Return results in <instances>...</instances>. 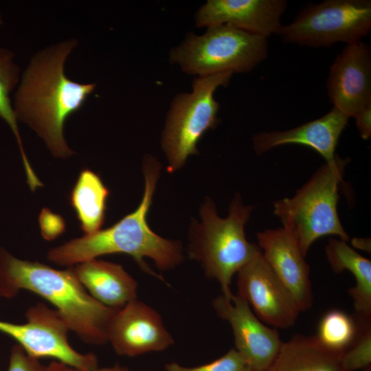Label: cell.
<instances>
[{
    "label": "cell",
    "mask_w": 371,
    "mask_h": 371,
    "mask_svg": "<svg viewBox=\"0 0 371 371\" xmlns=\"http://www.w3.org/2000/svg\"><path fill=\"white\" fill-rule=\"evenodd\" d=\"M77 44L74 39L67 40L35 54L12 104L17 120L28 124L60 158L74 154L64 137L66 120L84 106L96 86L75 82L65 74L66 60Z\"/></svg>",
    "instance_id": "cell-1"
},
{
    "label": "cell",
    "mask_w": 371,
    "mask_h": 371,
    "mask_svg": "<svg viewBox=\"0 0 371 371\" xmlns=\"http://www.w3.org/2000/svg\"><path fill=\"white\" fill-rule=\"evenodd\" d=\"M159 171L160 164L154 157H144V192L137 208L107 229L51 249L48 259L58 265L71 267L102 255L126 254L132 256L144 271L162 279L148 266L144 258H150L160 270L166 271L177 267L183 256L180 241L159 236L147 223Z\"/></svg>",
    "instance_id": "cell-2"
},
{
    "label": "cell",
    "mask_w": 371,
    "mask_h": 371,
    "mask_svg": "<svg viewBox=\"0 0 371 371\" xmlns=\"http://www.w3.org/2000/svg\"><path fill=\"white\" fill-rule=\"evenodd\" d=\"M21 290L50 302L69 330L87 343L107 342V330L119 308L95 300L79 282L71 267L58 270L38 262L23 260L0 249V296L13 297Z\"/></svg>",
    "instance_id": "cell-3"
},
{
    "label": "cell",
    "mask_w": 371,
    "mask_h": 371,
    "mask_svg": "<svg viewBox=\"0 0 371 371\" xmlns=\"http://www.w3.org/2000/svg\"><path fill=\"white\" fill-rule=\"evenodd\" d=\"M252 210L237 194L227 216L223 218L214 203L206 199L200 210L201 222L194 221L190 229V258L201 265L208 278L217 280L227 297L234 294L230 289L233 276L260 250L245 234Z\"/></svg>",
    "instance_id": "cell-4"
},
{
    "label": "cell",
    "mask_w": 371,
    "mask_h": 371,
    "mask_svg": "<svg viewBox=\"0 0 371 371\" xmlns=\"http://www.w3.org/2000/svg\"><path fill=\"white\" fill-rule=\"evenodd\" d=\"M348 163V158L337 155L334 163H325L293 196L273 203V214L305 257L313 243L321 237L333 235L349 240L337 212L339 186Z\"/></svg>",
    "instance_id": "cell-5"
},
{
    "label": "cell",
    "mask_w": 371,
    "mask_h": 371,
    "mask_svg": "<svg viewBox=\"0 0 371 371\" xmlns=\"http://www.w3.org/2000/svg\"><path fill=\"white\" fill-rule=\"evenodd\" d=\"M267 56V38L220 25L208 27L202 35L190 33L171 49L170 62L199 77L225 71L249 72Z\"/></svg>",
    "instance_id": "cell-6"
},
{
    "label": "cell",
    "mask_w": 371,
    "mask_h": 371,
    "mask_svg": "<svg viewBox=\"0 0 371 371\" xmlns=\"http://www.w3.org/2000/svg\"><path fill=\"white\" fill-rule=\"evenodd\" d=\"M233 74L225 71L199 76L193 81L190 93L174 98L161 135L168 172L177 170L190 155L198 154L197 145L203 134L218 124L220 104L214 93L218 87L229 85Z\"/></svg>",
    "instance_id": "cell-7"
},
{
    "label": "cell",
    "mask_w": 371,
    "mask_h": 371,
    "mask_svg": "<svg viewBox=\"0 0 371 371\" xmlns=\"http://www.w3.org/2000/svg\"><path fill=\"white\" fill-rule=\"evenodd\" d=\"M370 30V0H326L307 5L277 34L286 43L320 47L360 41Z\"/></svg>",
    "instance_id": "cell-8"
},
{
    "label": "cell",
    "mask_w": 371,
    "mask_h": 371,
    "mask_svg": "<svg viewBox=\"0 0 371 371\" xmlns=\"http://www.w3.org/2000/svg\"><path fill=\"white\" fill-rule=\"evenodd\" d=\"M25 316V324L0 320V332L16 340L30 357L54 358L82 371L98 368L95 355L80 353L69 344V328L55 309L39 303L29 308Z\"/></svg>",
    "instance_id": "cell-9"
},
{
    "label": "cell",
    "mask_w": 371,
    "mask_h": 371,
    "mask_svg": "<svg viewBox=\"0 0 371 371\" xmlns=\"http://www.w3.org/2000/svg\"><path fill=\"white\" fill-rule=\"evenodd\" d=\"M237 295L267 325L287 328L295 324L301 311L260 250L237 272Z\"/></svg>",
    "instance_id": "cell-10"
},
{
    "label": "cell",
    "mask_w": 371,
    "mask_h": 371,
    "mask_svg": "<svg viewBox=\"0 0 371 371\" xmlns=\"http://www.w3.org/2000/svg\"><path fill=\"white\" fill-rule=\"evenodd\" d=\"M216 314L231 326L236 350L246 366L253 371H266L282 344L276 328L269 327L254 313L249 304L237 294L215 297Z\"/></svg>",
    "instance_id": "cell-11"
},
{
    "label": "cell",
    "mask_w": 371,
    "mask_h": 371,
    "mask_svg": "<svg viewBox=\"0 0 371 371\" xmlns=\"http://www.w3.org/2000/svg\"><path fill=\"white\" fill-rule=\"evenodd\" d=\"M107 341L117 355L128 357L161 352L174 344L159 313L137 299L115 313L108 327Z\"/></svg>",
    "instance_id": "cell-12"
},
{
    "label": "cell",
    "mask_w": 371,
    "mask_h": 371,
    "mask_svg": "<svg viewBox=\"0 0 371 371\" xmlns=\"http://www.w3.org/2000/svg\"><path fill=\"white\" fill-rule=\"evenodd\" d=\"M327 91L334 106L349 117L371 104V49L357 41L347 46L333 63Z\"/></svg>",
    "instance_id": "cell-13"
},
{
    "label": "cell",
    "mask_w": 371,
    "mask_h": 371,
    "mask_svg": "<svg viewBox=\"0 0 371 371\" xmlns=\"http://www.w3.org/2000/svg\"><path fill=\"white\" fill-rule=\"evenodd\" d=\"M284 0H208L196 12L199 27L229 25L267 38L277 34L286 10Z\"/></svg>",
    "instance_id": "cell-14"
},
{
    "label": "cell",
    "mask_w": 371,
    "mask_h": 371,
    "mask_svg": "<svg viewBox=\"0 0 371 371\" xmlns=\"http://www.w3.org/2000/svg\"><path fill=\"white\" fill-rule=\"evenodd\" d=\"M256 237L265 260L301 312L308 309L313 302L310 267L293 237L284 227L265 229Z\"/></svg>",
    "instance_id": "cell-15"
},
{
    "label": "cell",
    "mask_w": 371,
    "mask_h": 371,
    "mask_svg": "<svg viewBox=\"0 0 371 371\" xmlns=\"http://www.w3.org/2000/svg\"><path fill=\"white\" fill-rule=\"evenodd\" d=\"M349 118L333 106L322 117L297 127L255 135L252 139L254 149L257 154L261 155L284 144H300L314 149L325 159L326 164H333L337 158L335 150L339 139Z\"/></svg>",
    "instance_id": "cell-16"
},
{
    "label": "cell",
    "mask_w": 371,
    "mask_h": 371,
    "mask_svg": "<svg viewBox=\"0 0 371 371\" xmlns=\"http://www.w3.org/2000/svg\"><path fill=\"white\" fill-rule=\"evenodd\" d=\"M71 267L87 292L108 307L120 308L137 299V282L120 265L93 258Z\"/></svg>",
    "instance_id": "cell-17"
},
{
    "label": "cell",
    "mask_w": 371,
    "mask_h": 371,
    "mask_svg": "<svg viewBox=\"0 0 371 371\" xmlns=\"http://www.w3.org/2000/svg\"><path fill=\"white\" fill-rule=\"evenodd\" d=\"M344 352L325 346L316 336L295 335L282 342L266 371H346L341 366Z\"/></svg>",
    "instance_id": "cell-18"
},
{
    "label": "cell",
    "mask_w": 371,
    "mask_h": 371,
    "mask_svg": "<svg viewBox=\"0 0 371 371\" xmlns=\"http://www.w3.org/2000/svg\"><path fill=\"white\" fill-rule=\"evenodd\" d=\"M325 251L335 273L347 270L353 275L355 285L348 290V293L353 300L359 322L370 323L371 261L339 238H330Z\"/></svg>",
    "instance_id": "cell-19"
},
{
    "label": "cell",
    "mask_w": 371,
    "mask_h": 371,
    "mask_svg": "<svg viewBox=\"0 0 371 371\" xmlns=\"http://www.w3.org/2000/svg\"><path fill=\"white\" fill-rule=\"evenodd\" d=\"M109 194L98 175L87 168L80 172L70 192L69 201L85 235L99 231L102 226Z\"/></svg>",
    "instance_id": "cell-20"
},
{
    "label": "cell",
    "mask_w": 371,
    "mask_h": 371,
    "mask_svg": "<svg viewBox=\"0 0 371 371\" xmlns=\"http://www.w3.org/2000/svg\"><path fill=\"white\" fill-rule=\"evenodd\" d=\"M358 333V324L345 312L334 309L321 318L316 337L325 346L345 351L354 341Z\"/></svg>",
    "instance_id": "cell-21"
},
{
    "label": "cell",
    "mask_w": 371,
    "mask_h": 371,
    "mask_svg": "<svg viewBox=\"0 0 371 371\" xmlns=\"http://www.w3.org/2000/svg\"><path fill=\"white\" fill-rule=\"evenodd\" d=\"M19 79V68L12 52L0 47V117L10 126L18 142L21 155L25 154L17 119L10 100V93Z\"/></svg>",
    "instance_id": "cell-22"
},
{
    "label": "cell",
    "mask_w": 371,
    "mask_h": 371,
    "mask_svg": "<svg viewBox=\"0 0 371 371\" xmlns=\"http://www.w3.org/2000/svg\"><path fill=\"white\" fill-rule=\"evenodd\" d=\"M371 364V324H359L357 335L344 352L341 366L346 371H357L370 368Z\"/></svg>",
    "instance_id": "cell-23"
},
{
    "label": "cell",
    "mask_w": 371,
    "mask_h": 371,
    "mask_svg": "<svg viewBox=\"0 0 371 371\" xmlns=\"http://www.w3.org/2000/svg\"><path fill=\"white\" fill-rule=\"evenodd\" d=\"M246 364L235 348L230 349L220 358L195 367H186L177 363L165 366L166 371H244Z\"/></svg>",
    "instance_id": "cell-24"
},
{
    "label": "cell",
    "mask_w": 371,
    "mask_h": 371,
    "mask_svg": "<svg viewBox=\"0 0 371 371\" xmlns=\"http://www.w3.org/2000/svg\"><path fill=\"white\" fill-rule=\"evenodd\" d=\"M8 371H48L47 366L30 357L19 344L12 347Z\"/></svg>",
    "instance_id": "cell-25"
},
{
    "label": "cell",
    "mask_w": 371,
    "mask_h": 371,
    "mask_svg": "<svg viewBox=\"0 0 371 371\" xmlns=\"http://www.w3.org/2000/svg\"><path fill=\"white\" fill-rule=\"evenodd\" d=\"M39 223L41 234L47 240L54 239L65 230V222L63 218L48 209H44L41 213Z\"/></svg>",
    "instance_id": "cell-26"
},
{
    "label": "cell",
    "mask_w": 371,
    "mask_h": 371,
    "mask_svg": "<svg viewBox=\"0 0 371 371\" xmlns=\"http://www.w3.org/2000/svg\"><path fill=\"white\" fill-rule=\"evenodd\" d=\"M361 137L368 139L371 136V104L361 109L355 116Z\"/></svg>",
    "instance_id": "cell-27"
},
{
    "label": "cell",
    "mask_w": 371,
    "mask_h": 371,
    "mask_svg": "<svg viewBox=\"0 0 371 371\" xmlns=\"http://www.w3.org/2000/svg\"><path fill=\"white\" fill-rule=\"evenodd\" d=\"M48 371H82L60 361H54L47 366Z\"/></svg>",
    "instance_id": "cell-28"
},
{
    "label": "cell",
    "mask_w": 371,
    "mask_h": 371,
    "mask_svg": "<svg viewBox=\"0 0 371 371\" xmlns=\"http://www.w3.org/2000/svg\"><path fill=\"white\" fill-rule=\"evenodd\" d=\"M351 243L356 248L370 253V240L368 238H355Z\"/></svg>",
    "instance_id": "cell-29"
},
{
    "label": "cell",
    "mask_w": 371,
    "mask_h": 371,
    "mask_svg": "<svg viewBox=\"0 0 371 371\" xmlns=\"http://www.w3.org/2000/svg\"><path fill=\"white\" fill-rule=\"evenodd\" d=\"M91 371H128V370L125 367L116 365L113 367H107V368H96L95 369Z\"/></svg>",
    "instance_id": "cell-30"
},
{
    "label": "cell",
    "mask_w": 371,
    "mask_h": 371,
    "mask_svg": "<svg viewBox=\"0 0 371 371\" xmlns=\"http://www.w3.org/2000/svg\"><path fill=\"white\" fill-rule=\"evenodd\" d=\"M2 23H3L2 18H1V14H0V27H1V25H2Z\"/></svg>",
    "instance_id": "cell-31"
},
{
    "label": "cell",
    "mask_w": 371,
    "mask_h": 371,
    "mask_svg": "<svg viewBox=\"0 0 371 371\" xmlns=\"http://www.w3.org/2000/svg\"><path fill=\"white\" fill-rule=\"evenodd\" d=\"M244 371H253V370H251L249 369V368L246 367V368L245 369Z\"/></svg>",
    "instance_id": "cell-32"
},
{
    "label": "cell",
    "mask_w": 371,
    "mask_h": 371,
    "mask_svg": "<svg viewBox=\"0 0 371 371\" xmlns=\"http://www.w3.org/2000/svg\"><path fill=\"white\" fill-rule=\"evenodd\" d=\"M43 186V184H42V183H41V186ZM39 187H40V186H39ZM36 189H34V190H36ZM31 190H32V189H31ZM34 190H32L34 191Z\"/></svg>",
    "instance_id": "cell-33"
}]
</instances>
